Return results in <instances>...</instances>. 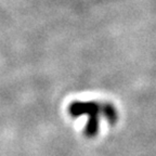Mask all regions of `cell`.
I'll return each mask as SVG.
<instances>
[{"instance_id":"6da1fadb","label":"cell","mask_w":156,"mask_h":156,"mask_svg":"<svg viewBox=\"0 0 156 156\" xmlns=\"http://www.w3.org/2000/svg\"><path fill=\"white\" fill-rule=\"evenodd\" d=\"M95 112H101V104L98 102H83L75 101L72 102L68 106V114L72 117H80L83 115H89Z\"/></svg>"},{"instance_id":"7a4b0ae2","label":"cell","mask_w":156,"mask_h":156,"mask_svg":"<svg viewBox=\"0 0 156 156\" xmlns=\"http://www.w3.org/2000/svg\"><path fill=\"white\" fill-rule=\"evenodd\" d=\"M101 112H95L92 114L89 115V119L88 122L85 127V134L89 138H92V136H97L98 132H99V114Z\"/></svg>"},{"instance_id":"3957f363","label":"cell","mask_w":156,"mask_h":156,"mask_svg":"<svg viewBox=\"0 0 156 156\" xmlns=\"http://www.w3.org/2000/svg\"><path fill=\"white\" fill-rule=\"evenodd\" d=\"M101 113L104 115L106 120L110 122L111 125L116 124L117 119H118V113L115 106L111 103H103L101 104Z\"/></svg>"}]
</instances>
